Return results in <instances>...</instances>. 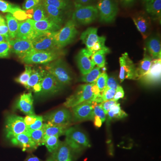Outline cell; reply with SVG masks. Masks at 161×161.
<instances>
[{"instance_id": "cell-4", "label": "cell", "mask_w": 161, "mask_h": 161, "mask_svg": "<svg viewBox=\"0 0 161 161\" xmlns=\"http://www.w3.org/2000/svg\"><path fill=\"white\" fill-rule=\"evenodd\" d=\"M63 53L60 50L43 51L33 49L21 59L26 64H46L57 60Z\"/></svg>"}, {"instance_id": "cell-26", "label": "cell", "mask_w": 161, "mask_h": 161, "mask_svg": "<svg viewBox=\"0 0 161 161\" xmlns=\"http://www.w3.org/2000/svg\"><path fill=\"white\" fill-rule=\"evenodd\" d=\"M46 10L47 17L55 23L61 26L64 22V10L58 9L52 5L42 3Z\"/></svg>"}, {"instance_id": "cell-50", "label": "cell", "mask_w": 161, "mask_h": 161, "mask_svg": "<svg viewBox=\"0 0 161 161\" xmlns=\"http://www.w3.org/2000/svg\"><path fill=\"white\" fill-rule=\"evenodd\" d=\"M38 115H26V117L24 118V121L26 127L29 126L33 124H34L37 120Z\"/></svg>"}, {"instance_id": "cell-48", "label": "cell", "mask_w": 161, "mask_h": 161, "mask_svg": "<svg viewBox=\"0 0 161 161\" xmlns=\"http://www.w3.org/2000/svg\"><path fill=\"white\" fill-rule=\"evenodd\" d=\"M40 3V0H26L23 3V9L24 10L33 9Z\"/></svg>"}, {"instance_id": "cell-45", "label": "cell", "mask_w": 161, "mask_h": 161, "mask_svg": "<svg viewBox=\"0 0 161 161\" xmlns=\"http://www.w3.org/2000/svg\"><path fill=\"white\" fill-rule=\"evenodd\" d=\"M94 115L100 119L103 123L106 119V114L102 108L100 104H96L94 107Z\"/></svg>"}, {"instance_id": "cell-12", "label": "cell", "mask_w": 161, "mask_h": 161, "mask_svg": "<svg viewBox=\"0 0 161 161\" xmlns=\"http://www.w3.org/2000/svg\"><path fill=\"white\" fill-rule=\"evenodd\" d=\"M33 48L35 50L55 51L58 49L53 33H46L39 35L31 41Z\"/></svg>"}, {"instance_id": "cell-23", "label": "cell", "mask_w": 161, "mask_h": 161, "mask_svg": "<svg viewBox=\"0 0 161 161\" xmlns=\"http://www.w3.org/2000/svg\"><path fill=\"white\" fill-rule=\"evenodd\" d=\"M145 48L153 60L161 59V41L158 36L148 38L146 41Z\"/></svg>"}, {"instance_id": "cell-20", "label": "cell", "mask_w": 161, "mask_h": 161, "mask_svg": "<svg viewBox=\"0 0 161 161\" xmlns=\"http://www.w3.org/2000/svg\"><path fill=\"white\" fill-rule=\"evenodd\" d=\"M33 103V97L31 93H24L17 100L15 108L25 115H34Z\"/></svg>"}, {"instance_id": "cell-6", "label": "cell", "mask_w": 161, "mask_h": 161, "mask_svg": "<svg viewBox=\"0 0 161 161\" xmlns=\"http://www.w3.org/2000/svg\"><path fill=\"white\" fill-rule=\"evenodd\" d=\"M92 83L80 85L75 92L67 98L64 106L66 108H72L87 101H93L94 95L92 92Z\"/></svg>"}, {"instance_id": "cell-19", "label": "cell", "mask_w": 161, "mask_h": 161, "mask_svg": "<svg viewBox=\"0 0 161 161\" xmlns=\"http://www.w3.org/2000/svg\"><path fill=\"white\" fill-rule=\"evenodd\" d=\"M9 140L13 145L20 147L23 151L31 152L38 147L26 132L16 136Z\"/></svg>"}, {"instance_id": "cell-35", "label": "cell", "mask_w": 161, "mask_h": 161, "mask_svg": "<svg viewBox=\"0 0 161 161\" xmlns=\"http://www.w3.org/2000/svg\"><path fill=\"white\" fill-rule=\"evenodd\" d=\"M26 132L38 147L43 145L44 132L42 128L37 130H27Z\"/></svg>"}, {"instance_id": "cell-33", "label": "cell", "mask_w": 161, "mask_h": 161, "mask_svg": "<svg viewBox=\"0 0 161 161\" xmlns=\"http://www.w3.org/2000/svg\"><path fill=\"white\" fill-rule=\"evenodd\" d=\"M100 69L98 67L95 66L89 73L81 76L80 78V81L86 83H94L102 73Z\"/></svg>"}, {"instance_id": "cell-18", "label": "cell", "mask_w": 161, "mask_h": 161, "mask_svg": "<svg viewBox=\"0 0 161 161\" xmlns=\"http://www.w3.org/2000/svg\"><path fill=\"white\" fill-rule=\"evenodd\" d=\"M8 42L11 51L17 55L21 59L34 49L30 40L15 38L9 40Z\"/></svg>"}, {"instance_id": "cell-13", "label": "cell", "mask_w": 161, "mask_h": 161, "mask_svg": "<svg viewBox=\"0 0 161 161\" xmlns=\"http://www.w3.org/2000/svg\"><path fill=\"white\" fill-rule=\"evenodd\" d=\"M161 78V59H154L149 70L140 80L145 85L153 86L160 83Z\"/></svg>"}, {"instance_id": "cell-40", "label": "cell", "mask_w": 161, "mask_h": 161, "mask_svg": "<svg viewBox=\"0 0 161 161\" xmlns=\"http://www.w3.org/2000/svg\"><path fill=\"white\" fill-rule=\"evenodd\" d=\"M108 75L106 72H103L101 74L100 76L97 78L95 83L99 88L101 93L103 92L106 86Z\"/></svg>"}, {"instance_id": "cell-34", "label": "cell", "mask_w": 161, "mask_h": 161, "mask_svg": "<svg viewBox=\"0 0 161 161\" xmlns=\"http://www.w3.org/2000/svg\"><path fill=\"white\" fill-rule=\"evenodd\" d=\"M59 136H52L46 137L44 139L43 145L46 147L48 152L52 153L54 152L60 146V142Z\"/></svg>"}, {"instance_id": "cell-47", "label": "cell", "mask_w": 161, "mask_h": 161, "mask_svg": "<svg viewBox=\"0 0 161 161\" xmlns=\"http://www.w3.org/2000/svg\"><path fill=\"white\" fill-rule=\"evenodd\" d=\"M116 103H117V102L115 101L113 99H112V100L104 101L102 103H100V105L102 108L103 109L105 113L107 115L109 111Z\"/></svg>"}, {"instance_id": "cell-54", "label": "cell", "mask_w": 161, "mask_h": 161, "mask_svg": "<svg viewBox=\"0 0 161 161\" xmlns=\"http://www.w3.org/2000/svg\"><path fill=\"white\" fill-rule=\"evenodd\" d=\"M75 4L78 5H82V6H86L90 5L92 3L93 0H74Z\"/></svg>"}, {"instance_id": "cell-46", "label": "cell", "mask_w": 161, "mask_h": 161, "mask_svg": "<svg viewBox=\"0 0 161 161\" xmlns=\"http://www.w3.org/2000/svg\"><path fill=\"white\" fill-rule=\"evenodd\" d=\"M43 116L38 115L37 119L35 123L27 127V130H35L42 129L43 126Z\"/></svg>"}, {"instance_id": "cell-55", "label": "cell", "mask_w": 161, "mask_h": 161, "mask_svg": "<svg viewBox=\"0 0 161 161\" xmlns=\"http://www.w3.org/2000/svg\"><path fill=\"white\" fill-rule=\"evenodd\" d=\"M24 161H43L33 154H29Z\"/></svg>"}, {"instance_id": "cell-1", "label": "cell", "mask_w": 161, "mask_h": 161, "mask_svg": "<svg viewBox=\"0 0 161 161\" xmlns=\"http://www.w3.org/2000/svg\"><path fill=\"white\" fill-rule=\"evenodd\" d=\"M64 135V142L75 153H79L91 147L87 136L78 127H69Z\"/></svg>"}, {"instance_id": "cell-42", "label": "cell", "mask_w": 161, "mask_h": 161, "mask_svg": "<svg viewBox=\"0 0 161 161\" xmlns=\"http://www.w3.org/2000/svg\"><path fill=\"white\" fill-rule=\"evenodd\" d=\"M16 5L6 2L5 0H0V11L3 13H12Z\"/></svg>"}, {"instance_id": "cell-10", "label": "cell", "mask_w": 161, "mask_h": 161, "mask_svg": "<svg viewBox=\"0 0 161 161\" xmlns=\"http://www.w3.org/2000/svg\"><path fill=\"white\" fill-rule=\"evenodd\" d=\"M97 104L92 101H87L72 108L73 122H80L94 119V107Z\"/></svg>"}, {"instance_id": "cell-36", "label": "cell", "mask_w": 161, "mask_h": 161, "mask_svg": "<svg viewBox=\"0 0 161 161\" xmlns=\"http://www.w3.org/2000/svg\"><path fill=\"white\" fill-rule=\"evenodd\" d=\"M32 19V20L36 22L48 19L46 10L42 3H40L34 8Z\"/></svg>"}, {"instance_id": "cell-17", "label": "cell", "mask_w": 161, "mask_h": 161, "mask_svg": "<svg viewBox=\"0 0 161 161\" xmlns=\"http://www.w3.org/2000/svg\"><path fill=\"white\" fill-rule=\"evenodd\" d=\"M45 161H74L75 153L65 142H61L54 152Z\"/></svg>"}, {"instance_id": "cell-29", "label": "cell", "mask_w": 161, "mask_h": 161, "mask_svg": "<svg viewBox=\"0 0 161 161\" xmlns=\"http://www.w3.org/2000/svg\"><path fill=\"white\" fill-rule=\"evenodd\" d=\"M153 59L150 57V55L147 53L146 48L144 49L143 58L141 60L136 67L137 75L138 80H140L142 77L148 72L151 65L152 60Z\"/></svg>"}, {"instance_id": "cell-44", "label": "cell", "mask_w": 161, "mask_h": 161, "mask_svg": "<svg viewBox=\"0 0 161 161\" xmlns=\"http://www.w3.org/2000/svg\"><path fill=\"white\" fill-rule=\"evenodd\" d=\"M116 90L106 87L103 92L101 93L102 97L103 102L112 100L114 98Z\"/></svg>"}, {"instance_id": "cell-41", "label": "cell", "mask_w": 161, "mask_h": 161, "mask_svg": "<svg viewBox=\"0 0 161 161\" xmlns=\"http://www.w3.org/2000/svg\"><path fill=\"white\" fill-rule=\"evenodd\" d=\"M11 14L17 20L20 21H25L28 19L26 11L21 9L19 6L16 5L15 6Z\"/></svg>"}, {"instance_id": "cell-32", "label": "cell", "mask_w": 161, "mask_h": 161, "mask_svg": "<svg viewBox=\"0 0 161 161\" xmlns=\"http://www.w3.org/2000/svg\"><path fill=\"white\" fill-rule=\"evenodd\" d=\"M108 122L112 119H122L128 116V114L123 110H122L121 108L120 104L116 103L112 108L108 112Z\"/></svg>"}, {"instance_id": "cell-27", "label": "cell", "mask_w": 161, "mask_h": 161, "mask_svg": "<svg viewBox=\"0 0 161 161\" xmlns=\"http://www.w3.org/2000/svg\"><path fill=\"white\" fill-rule=\"evenodd\" d=\"M69 126L57 125L45 123L42 129L44 132V139L52 136H58L64 135Z\"/></svg>"}, {"instance_id": "cell-15", "label": "cell", "mask_w": 161, "mask_h": 161, "mask_svg": "<svg viewBox=\"0 0 161 161\" xmlns=\"http://www.w3.org/2000/svg\"><path fill=\"white\" fill-rule=\"evenodd\" d=\"M92 54V52L86 48L81 49L77 55V64L82 75L89 73L95 66L91 59Z\"/></svg>"}, {"instance_id": "cell-57", "label": "cell", "mask_w": 161, "mask_h": 161, "mask_svg": "<svg viewBox=\"0 0 161 161\" xmlns=\"http://www.w3.org/2000/svg\"><path fill=\"white\" fill-rule=\"evenodd\" d=\"M8 41H9V40H7L5 37L0 34V43H1V42H8Z\"/></svg>"}, {"instance_id": "cell-7", "label": "cell", "mask_w": 161, "mask_h": 161, "mask_svg": "<svg viewBox=\"0 0 161 161\" xmlns=\"http://www.w3.org/2000/svg\"><path fill=\"white\" fill-rule=\"evenodd\" d=\"M27 130L23 117L16 114H9L6 116L4 132L7 139L9 140L16 136L26 132Z\"/></svg>"}, {"instance_id": "cell-38", "label": "cell", "mask_w": 161, "mask_h": 161, "mask_svg": "<svg viewBox=\"0 0 161 161\" xmlns=\"http://www.w3.org/2000/svg\"><path fill=\"white\" fill-rule=\"evenodd\" d=\"M42 3L54 6L62 10L68 9L69 6V0H43Z\"/></svg>"}, {"instance_id": "cell-21", "label": "cell", "mask_w": 161, "mask_h": 161, "mask_svg": "<svg viewBox=\"0 0 161 161\" xmlns=\"http://www.w3.org/2000/svg\"><path fill=\"white\" fill-rule=\"evenodd\" d=\"M40 34L35 31L32 24V19H27L25 21L19 23L17 39H25L32 41Z\"/></svg>"}, {"instance_id": "cell-51", "label": "cell", "mask_w": 161, "mask_h": 161, "mask_svg": "<svg viewBox=\"0 0 161 161\" xmlns=\"http://www.w3.org/2000/svg\"><path fill=\"white\" fill-rule=\"evenodd\" d=\"M125 96V92L122 87L119 85L116 89L113 100L117 102L120 98H123Z\"/></svg>"}, {"instance_id": "cell-30", "label": "cell", "mask_w": 161, "mask_h": 161, "mask_svg": "<svg viewBox=\"0 0 161 161\" xmlns=\"http://www.w3.org/2000/svg\"><path fill=\"white\" fill-rule=\"evenodd\" d=\"M6 19L10 40L15 39L19 29V22L11 14H6Z\"/></svg>"}, {"instance_id": "cell-16", "label": "cell", "mask_w": 161, "mask_h": 161, "mask_svg": "<svg viewBox=\"0 0 161 161\" xmlns=\"http://www.w3.org/2000/svg\"><path fill=\"white\" fill-rule=\"evenodd\" d=\"M132 19L143 39H147L151 32V23L150 17L145 13L141 12L134 15Z\"/></svg>"}, {"instance_id": "cell-43", "label": "cell", "mask_w": 161, "mask_h": 161, "mask_svg": "<svg viewBox=\"0 0 161 161\" xmlns=\"http://www.w3.org/2000/svg\"><path fill=\"white\" fill-rule=\"evenodd\" d=\"M10 51V46L9 42L0 43V58H6L9 57Z\"/></svg>"}, {"instance_id": "cell-25", "label": "cell", "mask_w": 161, "mask_h": 161, "mask_svg": "<svg viewBox=\"0 0 161 161\" xmlns=\"http://www.w3.org/2000/svg\"><path fill=\"white\" fill-rule=\"evenodd\" d=\"M100 36L98 35V29L91 27L81 33L80 39L82 43L85 44L86 48L89 49L99 40Z\"/></svg>"}, {"instance_id": "cell-2", "label": "cell", "mask_w": 161, "mask_h": 161, "mask_svg": "<svg viewBox=\"0 0 161 161\" xmlns=\"http://www.w3.org/2000/svg\"><path fill=\"white\" fill-rule=\"evenodd\" d=\"M44 69L53 76L64 87L71 83L73 79L71 72L61 58L45 64Z\"/></svg>"}, {"instance_id": "cell-14", "label": "cell", "mask_w": 161, "mask_h": 161, "mask_svg": "<svg viewBox=\"0 0 161 161\" xmlns=\"http://www.w3.org/2000/svg\"><path fill=\"white\" fill-rule=\"evenodd\" d=\"M41 90L39 94L43 96L58 94L64 87L53 76L47 71L41 81Z\"/></svg>"}, {"instance_id": "cell-11", "label": "cell", "mask_w": 161, "mask_h": 161, "mask_svg": "<svg viewBox=\"0 0 161 161\" xmlns=\"http://www.w3.org/2000/svg\"><path fill=\"white\" fill-rule=\"evenodd\" d=\"M120 65L119 78L120 82L125 79L138 80L136 67L130 59L128 53H125L119 58Z\"/></svg>"}, {"instance_id": "cell-53", "label": "cell", "mask_w": 161, "mask_h": 161, "mask_svg": "<svg viewBox=\"0 0 161 161\" xmlns=\"http://www.w3.org/2000/svg\"><path fill=\"white\" fill-rule=\"evenodd\" d=\"M121 5L124 7H130L133 6L136 0H119Z\"/></svg>"}, {"instance_id": "cell-9", "label": "cell", "mask_w": 161, "mask_h": 161, "mask_svg": "<svg viewBox=\"0 0 161 161\" xmlns=\"http://www.w3.org/2000/svg\"><path fill=\"white\" fill-rule=\"evenodd\" d=\"M43 117L45 123L57 125L69 126L73 122L72 112L67 108H61L52 111Z\"/></svg>"}, {"instance_id": "cell-22", "label": "cell", "mask_w": 161, "mask_h": 161, "mask_svg": "<svg viewBox=\"0 0 161 161\" xmlns=\"http://www.w3.org/2000/svg\"><path fill=\"white\" fill-rule=\"evenodd\" d=\"M33 26L35 31L40 34L46 33H53L58 31L61 28L58 25L49 19L36 22L32 20Z\"/></svg>"}, {"instance_id": "cell-49", "label": "cell", "mask_w": 161, "mask_h": 161, "mask_svg": "<svg viewBox=\"0 0 161 161\" xmlns=\"http://www.w3.org/2000/svg\"><path fill=\"white\" fill-rule=\"evenodd\" d=\"M0 34L4 36L9 41L10 40L9 29L6 22L0 23Z\"/></svg>"}, {"instance_id": "cell-24", "label": "cell", "mask_w": 161, "mask_h": 161, "mask_svg": "<svg viewBox=\"0 0 161 161\" xmlns=\"http://www.w3.org/2000/svg\"><path fill=\"white\" fill-rule=\"evenodd\" d=\"M145 9L153 19L160 22L161 0H143Z\"/></svg>"}, {"instance_id": "cell-5", "label": "cell", "mask_w": 161, "mask_h": 161, "mask_svg": "<svg viewBox=\"0 0 161 161\" xmlns=\"http://www.w3.org/2000/svg\"><path fill=\"white\" fill-rule=\"evenodd\" d=\"M75 10L73 13L72 19L75 23L80 25L91 24L97 19L98 17V9L92 5H78L75 4Z\"/></svg>"}, {"instance_id": "cell-3", "label": "cell", "mask_w": 161, "mask_h": 161, "mask_svg": "<svg viewBox=\"0 0 161 161\" xmlns=\"http://www.w3.org/2000/svg\"><path fill=\"white\" fill-rule=\"evenodd\" d=\"M76 23L73 20L68 21L64 27L53 32V36L58 49L61 50L73 42L78 34Z\"/></svg>"}, {"instance_id": "cell-37", "label": "cell", "mask_w": 161, "mask_h": 161, "mask_svg": "<svg viewBox=\"0 0 161 161\" xmlns=\"http://www.w3.org/2000/svg\"><path fill=\"white\" fill-rule=\"evenodd\" d=\"M32 67L29 64H26L25 65L24 71L22 73L18 78H16L15 80L17 83H19L25 86L30 77L32 71Z\"/></svg>"}, {"instance_id": "cell-39", "label": "cell", "mask_w": 161, "mask_h": 161, "mask_svg": "<svg viewBox=\"0 0 161 161\" xmlns=\"http://www.w3.org/2000/svg\"><path fill=\"white\" fill-rule=\"evenodd\" d=\"M106 40L105 37L100 36L98 41L88 49L93 54L101 50L108 49V47L105 45Z\"/></svg>"}, {"instance_id": "cell-56", "label": "cell", "mask_w": 161, "mask_h": 161, "mask_svg": "<svg viewBox=\"0 0 161 161\" xmlns=\"http://www.w3.org/2000/svg\"><path fill=\"white\" fill-rule=\"evenodd\" d=\"M93 120H94V125L97 128H100L102 125V122L98 116L95 115Z\"/></svg>"}, {"instance_id": "cell-28", "label": "cell", "mask_w": 161, "mask_h": 161, "mask_svg": "<svg viewBox=\"0 0 161 161\" xmlns=\"http://www.w3.org/2000/svg\"><path fill=\"white\" fill-rule=\"evenodd\" d=\"M46 72V70L42 68H33L31 75L25 86V87L28 90L32 89L36 85L41 83Z\"/></svg>"}, {"instance_id": "cell-8", "label": "cell", "mask_w": 161, "mask_h": 161, "mask_svg": "<svg viewBox=\"0 0 161 161\" xmlns=\"http://www.w3.org/2000/svg\"><path fill=\"white\" fill-rule=\"evenodd\" d=\"M96 7L100 22L110 23L115 20L118 12L115 0H99Z\"/></svg>"}, {"instance_id": "cell-31", "label": "cell", "mask_w": 161, "mask_h": 161, "mask_svg": "<svg viewBox=\"0 0 161 161\" xmlns=\"http://www.w3.org/2000/svg\"><path fill=\"white\" fill-rule=\"evenodd\" d=\"M110 52L109 48L98 51L92 55L91 59L95 65L100 68H103L105 66L106 55L109 53Z\"/></svg>"}, {"instance_id": "cell-58", "label": "cell", "mask_w": 161, "mask_h": 161, "mask_svg": "<svg viewBox=\"0 0 161 161\" xmlns=\"http://www.w3.org/2000/svg\"><path fill=\"white\" fill-rule=\"evenodd\" d=\"M5 22H6V21L5 20V19L0 15V23Z\"/></svg>"}, {"instance_id": "cell-52", "label": "cell", "mask_w": 161, "mask_h": 161, "mask_svg": "<svg viewBox=\"0 0 161 161\" xmlns=\"http://www.w3.org/2000/svg\"><path fill=\"white\" fill-rule=\"evenodd\" d=\"M118 86V82H117V80L115 78H113V77H110L109 78H108L106 86V87L116 90Z\"/></svg>"}]
</instances>
